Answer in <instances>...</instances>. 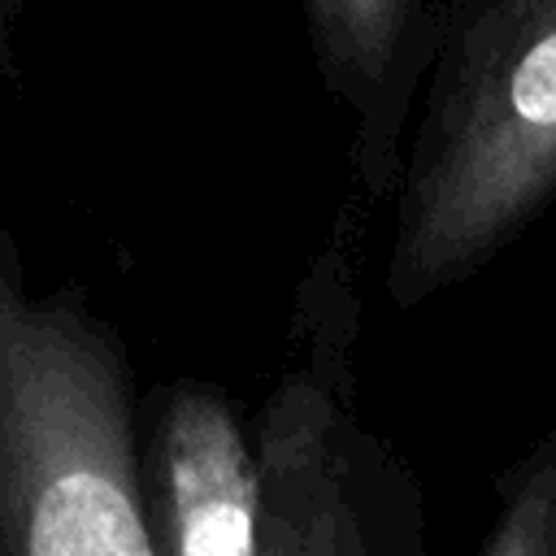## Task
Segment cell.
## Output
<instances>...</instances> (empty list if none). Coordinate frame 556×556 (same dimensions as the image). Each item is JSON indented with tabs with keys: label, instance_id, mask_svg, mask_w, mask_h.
<instances>
[{
	"label": "cell",
	"instance_id": "6da1fadb",
	"mask_svg": "<svg viewBox=\"0 0 556 556\" xmlns=\"http://www.w3.org/2000/svg\"><path fill=\"white\" fill-rule=\"evenodd\" d=\"M0 552L156 556L113 334L30 300L0 235Z\"/></svg>",
	"mask_w": 556,
	"mask_h": 556
},
{
	"label": "cell",
	"instance_id": "7a4b0ae2",
	"mask_svg": "<svg viewBox=\"0 0 556 556\" xmlns=\"http://www.w3.org/2000/svg\"><path fill=\"white\" fill-rule=\"evenodd\" d=\"M556 195V0H491L443 70L400 204L391 282L469 278Z\"/></svg>",
	"mask_w": 556,
	"mask_h": 556
},
{
	"label": "cell",
	"instance_id": "3957f363",
	"mask_svg": "<svg viewBox=\"0 0 556 556\" xmlns=\"http://www.w3.org/2000/svg\"><path fill=\"white\" fill-rule=\"evenodd\" d=\"M256 443V530L248 556H413L408 504L382 478V452L308 378L265 408Z\"/></svg>",
	"mask_w": 556,
	"mask_h": 556
},
{
	"label": "cell",
	"instance_id": "277c9868",
	"mask_svg": "<svg viewBox=\"0 0 556 556\" xmlns=\"http://www.w3.org/2000/svg\"><path fill=\"white\" fill-rule=\"evenodd\" d=\"M473 556H556V430L500 478V508Z\"/></svg>",
	"mask_w": 556,
	"mask_h": 556
},
{
	"label": "cell",
	"instance_id": "5b68a950",
	"mask_svg": "<svg viewBox=\"0 0 556 556\" xmlns=\"http://www.w3.org/2000/svg\"><path fill=\"white\" fill-rule=\"evenodd\" d=\"M417 0H308L326 65L369 83L391 70Z\"/></svg>",
	"mask_w": 556,
	"mask_h": 556
},
{
	"label": "cell",
	"instance_id": "8992f818",
	"mask_svg": "<svg viewBox=\"0 0 556 556\" xmlns=\"http://www.w3.org/2000/svg\"><path fill=\"white\" fill-rule=\"evenodd\" d=\"M0 4H9V0H0Z\"/></svg>",
	"mask_w": 556,
	"mask_h": 556
}]
</instances>
